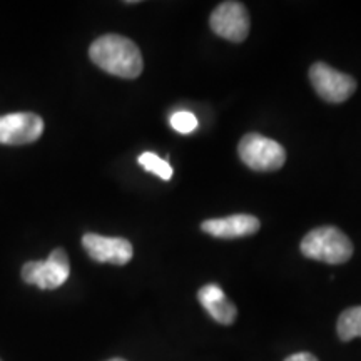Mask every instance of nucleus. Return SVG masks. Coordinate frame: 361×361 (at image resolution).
<instances>
[{
  "instance_id": "obj_7",
  "label": "nucleus",
  "mask_w": 361,
  "mask_h": 361,
  "mask_svg": "<svg viewBox=\"0 0 361 361\" xmlns=\"http://www.w3.org/2000/svg\"><path fill=\"white\" fill-rule=\"evenodd\" d=\"M44 133L42 117L34 112H13L0 116V144L22 146L35 142Z\"/></svg>"
},
{
  "instance_id": "obj_4",
  "label": "nucleus",
  "mask_w": 361,
  "mask_h": 361,
  "mask_svg": "<svg viewBox=\"0 0 361 361\" xmlns=\"http://www.w3.org/2000/svg\"><path fill=\"white\" fill-rule=\"evenodd\" d=\"M69 258L62 247L54 250L45 261H29L22 266V279L40 290H56L69 279Z\"/></svg>"
},
{
  "instance_id": "obj_13",
  "label": "nucleus",
  "mask_w": 361,
  "mask_h": 361,
  "mask_svg": "<svg viewBox=\"0 0 361 361\" xmlns=\"http://www.w3.org/2000/svg\"><path fill=\"white\" fill-rule=\"evenodd\" d=\"M171 128L174 130H178L180 134H191L192 130H196L197 128V119L196 116L191 114V112H186V111H179V112H174L173 116H171Z\"/></svg>"
},
{
  "instance_id": "obj_9",
  "label": "nucleus",
  "mask_w": 361,
  "mask_h": 361,
  "mask_svg": "<svg viewBox=\"0 0 361 361\" xmlns=\"http://www.w3.org/2000/svg\"><path fill=\"white\" fill-rule=\"evenodd\" d=\"M261 228L259 219L251 214H233L228 218L202 221L201 229L206 234L219 239H236L251 236Z\"/></svg>"
},
{
  "instance_id": "obj_15",
  "label": "nucleus",
  "mask_w": 361,
  "mask_h": 361,
  "mask_svg": "<svg viewBox=\"0 0 361 361\" xmlns=\"http://www.w3.org/2000/svg\"><path fill=\"white\" fill-rule=\"evenodd\" d=\"M107 361H126L123 358H112V360H107Z\"/></svg>"
},
{
  "instance_id": "obj_3",
  "label": "nucleus",
  "mask_w": 361,
  "mask_h": 361,
  "mask_svg": "<svg viewBox=\"0 0 361 361\" xmlns=\"http://www.w3.org/2000/svg\"><path fill=\"white\" fill-rule=\"evenodd\" d=\"M238 154L247 168L258 173L278 171L286 162V151L281 144L258 133L243 135L238 146Z\"/></svg>"
},
{
  "instance_id": "obj_6",
  "label": "nucleus",
  "mask_w": 361,
  "mask_h": 361,
  "mask_svg": "<svg viewBox=\"0 0 361 361\" xmlns=\"http://www.w3.org/2000/svg\"><path fill=\"white\" fill-rule=\"evenodd\" d=\"M209 25L216 35L229 42H245L251 27L250 13L241 2L228 0L214 8L209 17Z\"/></svg>"
},
{
  "instance_id": "obj_2",
  "label": "nucleus",
  "mask_w": 361,
  "mask_h": 361,
  "mask_svg": "<svg viewBox=\"0 0 361 361\" xmlns=\"http://www.w3.org/2000/svg\"><path fill=\"white\" fill-rule=\"evenodd\" d=\"M353 243L336 226H322L310 231L301 241V252L308 259L326 264H343L353 256Z\"/></svg>"
},
{
  "instance_id": "obj_10",
  "label": "nucleus",
  "mask_w": 361,
  "mask_h": 361,
  "mask_svg": "<svg viewBox=\"0 0 361 361\" xmlns=\"http://www.w3.org/2000/svg\"><path fill=\"white\" fill-rule=\"evenodd\" d=\"M197 300L202 308H204L207 313H209L211 318L219 324H224V326H229L236 322L238 310L236 306L223 291V288L216 283L204 284L200 291H197Z\"/></svg>"
},
{
  "instance_id": "obj_11",
  "label": "nucleus",
  "mask_w": 361,
  "mask_h": 361,
  "mask_svg": "<svg viewBox=\"0 0 361 361\" xmlns=\"http://www.w3.org/2000/svg\"><path fill=\"white\" fill-rule=\"evenodd\" d=\"M336 333L345 343L361 338V306H353L343 311L336 322Z\"/></svg>"
},
{
  "instance_id": "obj_12",
  "label": "nucleus",
  "mask_w": 361,
  "mask_h": 361,
  "mask_svg": "<svg viewBox=\"0 0 361 361\" xmlns=\"http://www.w3.org/2000/svg\"><path fill=\"white\" fill-rule=\"evenodd\" d=\"M137 161H139V164H141L142 168L147 171V173L156 174L157 178H161L164 180H169L171 178H173V168H171L169 162L161 159L159 156L154 154V152H142V154L139 156Z\"/></svg>"
},
{
  "instance_id": "obj_14",
  "label": "nucleus",
  "mask_w": 361,
  "mask_h": 361,
  "mask_svg": "<svg viewBox=\"0 0 361 361\" xmlns=\"http://www.w3.org/2000/svg\"><path fill=\"white\" fill-rule=\"evenodd\" d=\"M284 361H318V358H316L314 355L306 353V351H303V353H295V355L288 356V358Z\"/></svg>"
},
{
  "instance_id": "obj_1",
  "label": "nucleus",
  "mask_w": 361,
  "mask_h": 361,
  "mask_svg": "<svg viewBox=\"0 0 361 361\" xmlns=\"http://www.w3.org/2000/svg\"><path fill=\"white\" fill-rule=\"evenodd\" d=\"M90 61L99 69L123 79H135L141 75L142 54L133 40L119 34H106L90 44Z\"/></svg>"
},
{
  "instance_id": "obj_8",
  "label": "nucleus",
  "mask_w": 361,
  "mask_h": 361,
  "mask_svg": "<svg viewBox=\"0 0 361 361\" xmlns=\"http://www.w3.org/2000/svg\"><path fill=\"white\" fill-rule=\"evenodd\" d=\"M82 246L97 263L124 266L133 259L134 255L133 245L124 238H106L101 234L87 233L82 238Z\"/></svg>"
},
{
  "instance_id": "obj_5",
  "label": "nucleus",
  "mask_w": 361,
  "mask_h": 361,
  "mask_svg": "<svg viewBox=\"0 0 361 361\" xmlns=\"http://www.w3.org/2000/svg\"><path fill=\"white\" fill-rule=\"evenodd\" d=\"M310 80L324 102L341 104L353 96L356 80L351 75L333 69L324 62H314L310 67Z\"/></svg>"
}]
</instances>
